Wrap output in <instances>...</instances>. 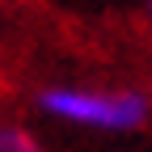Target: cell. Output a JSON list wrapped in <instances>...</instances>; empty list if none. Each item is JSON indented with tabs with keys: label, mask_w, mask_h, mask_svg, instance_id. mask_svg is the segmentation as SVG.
I'll return each instance as SVG.
<instances>
[{
	"label": "cell",
	"mask_w": 152,
	"mask_h": 152,
	"mask_svg": "<svg viewBox=\"0 0 152 152\" xmlns=\"http://www.w3.org/2000/svg\"><path fill=\"white\" fill-rule=\"evenodd\" d=\"M38 114L51 123L80 127V131H106L127 135L152 118V102L140 89H97V85H42L34 93Z\"/></svg>",
	"instance_id": "1"
},
{
	"label": "cell",
	"mask_w": 152,
	"mask_h": 152,
	"mask_svg": "<svg viewBox=\"0 0 152 152\" xmlns=\"http://www.w3.org/2000/svg\"><path fill=\"white\" fill-rule=\"evenodd\" d=\"M0 152H47L38 144V135L30 127L13 123V118H0Z\"/></svg>",
	"instance_id": "2"
},
{
	"label": "cell",
	"mask_w": 152,
	"mask_h": 152,
	"mask_svg": "<svg viewBox=\"0 0 152 152\" xmlns=\"http://www.w3.org/2000/svg\"><path fill=\"white\" fill-rule=\"evenodd\" d=\"M144 17H148V21H152V0H144Z\"/></svg>",
	"instance_id": "3"
}]
</instances>
